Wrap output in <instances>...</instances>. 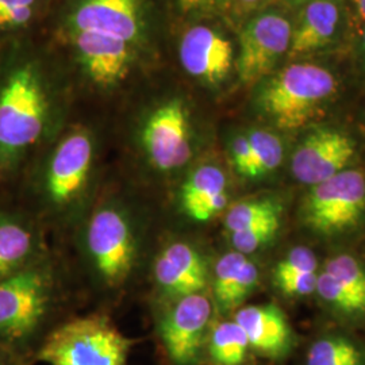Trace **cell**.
Segmentation results:
<instances>
[{
	"label": "cell",
	"instance_id": "cell-1",
	"mask_svg": "<svg viewBox=\"0 0 365 365\" xmlns=\"http://www.w3.org/2000/svg\"><path fill=\"white\" fill-rule=\"evenodd\" d=\"M95 144L87 130L72 131L54 146L38 170L25 176L13 197L39 223L71 218L90 195Z\"/></svg>",
	"mask_w": 365,
	"mask_h": 365
},
{
	"label": "cell",
	"instance_id": "cell-2",
	"mask_svg": "<svg viewBox=\"0 0 365 365\" xmlns=\"http://www.w3.org/2000/svg\"><path fill=\"white\" fill-rule=\"evenodd\" d=\"M49 118V98L37 71L16 69L0 87V196L14 195Z\"/></svg>",
	"mask_w": 365,
	"mask_h": 365
},
{
	"label": "cell",
	"instance_id": "cell-3",
	"mask_svg": "<svg viewBox=\"0 0 365 365\" xmlns=\"http://www.w3.org/2000/svg\"><path fill=\"white\" fill-rule=\"evenodd\" d=\"M58 282L48 256L0 280V349L13 353L27 345L49 319Z\"/></svg>",
	"mask_w": 365,
	"mask_h": 365
},
{
	"label": "cell",
	"instance_id": "cell-4",
	"mask_svg": "<svg viewBox=\"0 0 365 365\" xmlns=\"http://www.w3.org/2000/svg\"><path fill=\"white\" fill-rule=\"evenodd\" d=\"M84 250L92 272L105 287L125 286L141 253V235L130 210L118 200L101 203L86 223Z\"/></svg>",
	"mask_w": 365,
	"mask_h": 365
},
{
	"label": "cell",
	"instance_id": "cell-5",
	"mask_svg": "<svg viewBox=\"0 0 365 365\" xmlns=\"http://www.w3.org/2000/svg\"><path fill=\"white\" fill-rule=\"evenodd\" d=\"M337 91V80L324 66L297 63L261 87L257 105L276 128L295 130L310 122Z\"/></svg>",
	"mask_w": 365,
	"mask_h": 365
},
{
	"label": "cell",
	"instance_id": "cell-6",
	"mask_svg": "<svg viewBox=\"0 0 365 365\" xmlns=\"http://www.w3.org/2000/svg\"><path fill=\"white\" fill-rule=\"evenodd\" d=\"M133 344L107 318L90 315L54 329L37 357L51 365H128Z\"/></svg>",
	"mask_w": 365,
	"mask_h": 365
},
{
	"label": "cell",
	"instance_id": "cell-7",
	"mask_svg": "<svg viewBox=\"0 0 365 365\" xmlns=\"http://www.w3.org/2000/svg\"><path fill=\"white\" fill-rule=\"evenodd\" d=\"M140 145L157 173L182 170L194 153L191 115L184 102L170 99L152 108L141 125Z\"/></svg>",
	"mask_w": 365,
	"mask_h": 365
},
{
	"label": "cell",
	"instance_id": "cell-8",
	"mask_svg": "<svg viewBox=\"0 0 365 365\" xmlns=\"http://www.w3.org/2000/svg\"><path fill=\"white\" fill-rule=\"evenodd\" d=\"M365 210V175L344 170L315 184L304 203V221L319 233H337L353 226Z\"/></svg>",
	"mask_w": 365,
	"mask_h": 365
},
{
	"label": "cell",
	"instance_id": "cell-9",
	"mask_svg": "<svg viewBox=\"0 0 365 365\" xmlns=\"http://www.w3.org/2000/svg\"><path fill=\"white\" fill-rule=\"evenodd\" d=\"M292 26L284 15L262 13L249 21L240 37L237 72L245 84L265 78L288 53Z\"/></svg>",
	"mask_w": 365,
	"mask_h": 365
},
{
	"label": "cell",
	"instance_id": "cell-10",
	"mask_svg": "<svg viewBox=\"0 0 365 365\" xmlns=\"http://www.w3.org/2000/svg\"><path fill=\"white\" fill-rule=\"evenodd\" d=\"M45 255L38 220L11 196H0V280Z\"/></svg>",
	"mask_w": 365,
	"mask_h": 365
},
{
	"label": "cell",
	"instance_id": "cell-11",
	"mask_svg": "<svg viewBox=\"0 0 365 365\" xmlns=\"http://www.w3.org/2000/svg\"><path fill=\"white\" fill-rule=\"evenodd\" d=\"M173 300L160 322L161 339L173 363L192 364L209 327L211 302L202 292Z\"/></svg>",
	"mask_w": 365,
	"mask_h": 365
},
{
	"label": "cell",
	"instance_id": "cell-12",
	"mask_svg": "<svg viewBox=\"0 0 365 365\" xmlns=\"http://www.w3.org/2000/svg\"><path fill=\"white\" fill-rule=\"evenodd\" d=\"M354 152V144L346 134L333 129H318L295 149L292 173L304 184H319L345 170Z\"/></svg>",
	"mask_w": 365,
	"mask_h": 365
},
{
	"label": "cell",
	"instance_id": "cell-13",
	"mask_svg": "<svg viewBox=\"0 0 365 365\" xmlns=\"http://www.w3.org/2000/svg\"><path fill=\"white\" fill-rule=\"evenodd\" d=\"M179 57L182 68L192 78L209 86H218L225 81L235 60L230 41L212 27H191L182 36Z\"/></svg>",
	"mask_w": 365,
	"mask_h": 365
},
{
	"label": "cell",
	"instance_id": "cell-14",
	"mask_svg": "<svg viewBox=\"0 0 365 365\" xmlns=\"http://www.w3.org/2000/svg\"><path fill=\"white\" fill-rule=\"evenodd\" d=\"M144 0H76L71 22L76 31H92L133 43L143 31Z\"/></svg>",
	"mask_w": 365,
	"mask_h": 365
},
{
	"label": "cell",
	"instance_id": "cell-15",
	"mask_svg": "<svg viewBox=\"0 0 365 365\" xmlns=\"http://www.w3.org/2000/svg\"><path fill=\"white\" fill-rule=\"evenodd\" d=\"M158 289L170 299L202 292L207 284V268L202 255L191 244L172 241L165 244L153 264Z\"/></svg>",
	"mask_w": 365,
	"mask_h": 365
},
{
	"label": "cell",
	"instance_id": "cell-16",
	"mask_svg": "<svg viewBox=\"0 0 365 365\" xmlns=\"http://www.w3.org/2000/svg\"><path fill=\"white\" fill-rule=\"evenodd\" d=\"M75 46L95 84L113 87L128 76L133 58L129 42L99 33L78 31Z\"/></svg>",
	"mask_w": 365,
	"mask_h": 365
},
{
	"label": "cell",
	"instance_id": "cell-17",
	"mask_svg": "<svg viewBox=\"0 0 365 365\" xmlns=\"http://www.w3.org/2000/svg\"><path fill=\"white\" fill-rule=\"evenodd\" d=\"M179 200L182 212L192 221L207 222L227 205V179L212 164L199 165L182 182Z\"/></svg>",
	"mask_w": 365,
	"mask_h": 365
},
{
	"label": "cell",
	"instance_id": "cell-18",
	"mask_svg": "<svg viewBox=\"0 0 365 365\" xmlns=\"http://www.w3.org/2000/svg\"><path fill=\"white\" fill-rule=\"evenodd\" d=\"M235 322L244 330L249 346L269 356L286 352L291 344V329L283 312L272 304L242 307Z\"/></svg>",
	"mask_w": 365,
	"mask_h": 365
},
{
	"label": "cell",
	"instance_id": "cell-19",
	"mask_svg": "<svg viewBox=\"0 0 365 365\" xmlns=\"http://www.w3.org/2000/svg\"><path fill=\"white\" fill-rule=\"evenodd\" d=\"M339 9L334 0H309L292 27L289 57H299L329 45L337 34Z\"/></svg>",
	"mask_w": 365,
	"mask_h": 365
},
{
	"label": "cell",
	"instance_id": "cell-20",
	"mask_svg": "<svg viewBox=\"0 0 365 365\" xmlns=\"http://www.w3.org/2000/svg\"><path fill=\"white\" fill-rule=\"evenodd\" d=\"M249 341L235 321L217 324L210 333L209 352L218 365H241L248 353Z\"/></svg>",
	"mask_w": 365,
	"mask_h": 365
},
{
	"label": "cell",
	"instance_id": "cell-21",
	"mask_svg": "<svg viewBox=\"0 0 365 365\" xmlns=\"http://www.w3.org/2000/svg\"><path fill=\"white\" fill-rule=\"evenodd\" d=\"M280 214L282 206L274 199H250L229 210L225 223L229 233H235L267 220L280 218Z\"/></svg>",
	"mask_w": 365,
	"mask_h": 365
},
{
	"label": "cell",
	"instance_id": "cell-22",
	"mask_svg": "<svg viewBox=\"0 0 365 365\" xmlns=\"http://www.w3.org/2000/svg\"><path fill=\"white\" fill-rule=\"evenodd\" d=\"M307 365H361V353L348 339H319L309 351Z\"/></svg>",
	"mask_w": 365,
	"mask_h": 365
},
{
	"label": "cell",
	"instance_id": "cell-23",
	"mask_svg": "<svg viewBox=\"0 0 365 365\" xmlns=\"http://www.w3.org/2000/svg\"><path fill=\"white\" fill-rule=\"evenodd\" d=\"M259 178L276 170L283 161V144L274 133L253 129L247 133Z\"/></svg>",
	"mask_w": 365,
	"mask_h": 365
},
{
	"label": "cell",
	"instance_id": "cell-24",
	"mask_svg": "<svg viewBox=\"0 0 365 365\" xmlns=\"http://www.w3.org/2000/svg\"><path fill=\"white\" fill-rule=\"evenodd\" d=\"M325 272L348 288L365 307V271L359 261L352 256L341 255L327 262Z\"/></svg>",
	"mask_w": 365,
	"mask_h": 365
},
{
	"label": "cell",
	"instance_id": "cell-25",
	"mask_svg": "<svg viewBox=\"0 0 365 365\" xmlns=\"http://www.w3.org/2000/svg\"><path fill=\"white\" fill-rule=\"evenodd\" d=\"M247 260L248 259L245 255L240 252H230L222 256L217 262L214 276V294L217 302L223 309L227 306V300L233 291L237 277Z\"/></svg>",
	"mask_w": 365,
	"mask_h": 365
},
{
	"label": "cell",
	"instance_id": "cell-26",
	"mask_svg": "<svg viewBox=\"0 0 365 365\" xmlns=\"http://www.w3.org/2000/svg\"><path fill=\"white\" fill-rule=\"evenodd\" d=\"M315 291L322 299L344 313H364L365 307L348 288L344 287L333 276L324 272L317 277Z\"/></svg>",
	"mask_w": 365,
	"mask_h": 365
},
{
	"label": "cell",
	"instance_id": "cell-27",
	"mask_svg": "<svg viewBox=\"0 0 365 365\" xmlns=\"http://www.w3.org/2000/svg\"><path fill=\"white\" fill-rule=\"evenodd\" d=\"M280 227V218H272L267 221L256 223L244 230L230 233V242L235 249L242 255H248L262 245L269 242L274 238L276 232Z\"/></svg>",
	"mask_w": 365,
	"mask_h": 365
},
{
	"label": "cell",
	"instance_id": "cell-28",
	"mask_svg": "<svg viewBox=\"0 0 365 365\" xmlns=\"http://www.w3.org/2000/svg\"><path fill=\"white\" fill-rule=\"evenodd\" d=\"M317 259L313 252L304 247L292 249L274 268V283L302 274H315Z\"/></svg>",
	"mask_w": 365,
	"mask_h": 365
},
{
	"label": "cell",
	"instance_id": "cell-29",
	"mask_svg": "<svg viewBox=\"0 0 365 365\" xmlns=\"http://www.w3.org/2000/svg\"><path fill=\"white\" fill-rule=\"evenodd\" d=\"M229 152H230L233 167L238 172V175L247 179L259 178L255 156H253L247 134L235 135V138L230 141Z\"/></svg>",
	"mask_w": 365,
	"mask_h": 365
},
{
	"label": "cell",
	"instance_id": "cell-30",
	"mask_svg": "<svg viewBox=\"0 0 365 365\" xmlns=\"http://www.w3.org/2000/svg\"><path fill=\"white\" fill-rule=\"evenodd\" d=\"M36 0H0V27L22 26L33 16Z\"/></svg>",
	"mask_w": 365,
	"mask_h": 365
},
{
	"label": "cell",
	"instance_id": "cell-31",
	"mask_svg": "<svg viewBox=\"0 0 365 365\" xmlns=\"http://www.w3.org/2000/svg\"><path fill=\"white\" fill-rule=\"evenodd\" d=\"M257 282H259L257 267L252 261H245V264L242 265L240 274L237 277L233 291L229 297L226 309L229 310V309L235 307L237 304H240L252 292V289L256 287Z\"/></svg>",
	"mask_w": 365,
	"mask_h": 365
},
{
	"label": "cell",
	"instance_id": "cell-32",
	"mask_svg": "<svg viewBox=\"0 0 365 365\" xmlns=\"http://www.w3.org/2000/svg\"><path fill=\"white\" fill-rule=\"evenodd\" d=\"M317 277H318L317 274H302V276L277 282L276 286L288 297L309 295L317 288Z\"/></svg>",
	"mask_w": 365,
	"mask_h": 365
},
{
	"label": "cell",
	"instance_id": "cell-33",
	"mask_svg": "<svg viewBox=\"0 0 365 365\" xmlns=\"http://www.w3.org/2000/svg\"><path fill=\"white\" fill-rule=\"evenodd\" d=\"M178 1L184 11H194L209 6L214 0H178Z\"/></svg>",
	"mask_w": 365,
	"mask_h": 365
},
{
	"label": "cell",
	"instance_id": "cell-34",
	"mask_svg": "<svg viewBox=\"0 0 365 365\" xmlns=\"http://www.w3.org/2000/svg\"><path fill=\"white\" fill-rule=\"evenodd\" d=\"M0 365H18V363L14 360L13 353L0 349Z\"/></svg>",
	"mask_w": 365,
	"mask_h": 365
},
{
	"label": "cell",
	"instance_id": "cell-35",
	"mask_svg": "<svg viewBox=\"0 0 365 365\" xmlns=\"http://www.w3.org/2000/svg\"><path fill=\"white\" fill-rule=\"evenodd\" d=\"M353 4L357 9V13L361 16V19L365 21V0H352Z\"/></svg>",
	"mask_w": 365,
	"mask_h": 365
},
{
	"label": "cell",
	"instance_id": "cell-36",
	"mask_svg": "<svg viewBox=\"0 0 365 365\" xmlns=\"http://www.w3.org/2000/svg\"><path fill=\"white\" fill-rule=\"evenodd\" d=\"M242 7H245V9H250V7H255V6H257L259 3H261L262 0H237Z\"/></svg>",
	"mask_w": 365,
	"mask_h": 365
},
{
	"label": "cell",
	"instance_id": "cell-37",
	"mask_svg": "<svg viewBox=\"0 0 365 365\" xmlns=\"http://www.w3.org/2000/svg\"><path fill=\"white\" fill-rule=\"evenodd\" d=\"M289 1H291V3H303L304 0H289Z\"/></svg>",
	"mask_w": 365,
	"mask_h": 365
},
{
	"label": "cell",
	"instance_id": "cell-38",
	"mask_svg": "<svg viewBox=\"0 0 365 365\" xmlns=\"http://www.w3.org/2000/svg\"><path fill=\"white\" fill-rule=\"evenodd\" d=\"M363 45H364V49H365V30H364V34H363Z\"/></svg>",
	"mask_w": 365,
	"mask_h": 365
},
{
	"label": "cell",
	"instance_id": "cell-39",
	"mask_svg": "<svg viewBox=\"0 0 365 365\" xmlns=\"http://www.w3.org/2000/svg\"><path fill=\"white\" fill-rule=\"evenodd\" d=\"M304 1H309V0H304Z\"/></svg>",
	"mask_w": 365,
	"mask_h": 365
}]
</instances>
